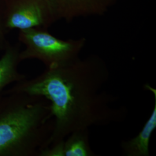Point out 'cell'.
<instances>
[{"mask_svg": "<svg viewBox=\"0 0 156 156\" xmlns=\"http://www.w3.org/2000/svg\"><path fill=\"white\" fill-rule=\"evenodd\" d=\"M153 94L154 104L151 116L145 123L144 127L136 136L123 141L121 147L126 156H149V144L152 133L156 128V90L149 84L145 86Z\"/></svg>", "mask_w": 156, "mask_h": 156, "instance_id": "cell-7", "label": "cell"}, {"mask_svg": "<svg viewBox=\"0 0 156 156\" xmlns=\"http://www.w3.org/2000/svg\"><path fill=\"white\" fill-rule=\"evenodd\" d=\"M6 27L9 31L48 28L59 20L49 0H5Z\"/></svg>", "mask_w": 156, "mask_h": 156, "instance_id": "cell-4", "label": "cell"}, {"mask_svg": "<svg viewBox=\"0 0 156 156\" xmlns=\"http://www.w3.org/2000/svg\"><path fill=\"white\" fill-rule=\"evenodd\" d=\"M39 156H93L89 130L73 133L66 139L41 150Z\"/></svg>", "mask_w": 156, "mask_h": 156, "instance_id": "cell-6", "label": "cell"}, {"mask_svg": "<svg viewBox=\"0 0 156 156\" xmlns=\"http://www.w3.org/2000/svg\"><path fill=\"white\" fill-rule=\"evenodd\" d=\"M8 32L6 27L5 2V0H0V50H5L9 45L6 39Z\"/></svg>", "mask_w": 156, "mask_h": 156, "instance_id": "cell-9", "label": "cell"}, {"mask_svg": "<svg viewBox=\"0 0 156 156\" xmlns=\"http://www.w3.org/2000/svg\"><path fill=\"white\" fill-rule=\"evenodd\" d=\"M0 98V156H38L54 127L50 103L21 92Z\"/></svg>", "mask_w": 156, "mask_h": 156, "instance_id": "cell-2", "label": "cell"}, {"mask_svg": "<svg viewBox=\"0 0 156 156\" xmlns=\"http://www.w3.org/2000/svg\"><path fill=\"white\" fill-rule=\"evenodd\" d=\"M59 20L70 22L79 17L102 16L119 0H49Z\"/></svg>", "mask_w": 156, "mask_h": 156, "instance_id": "cell-5", "label": "cell"}, {"mask_svg": "<svg viewBox=\"0 0 156 156\" xmlns=\"http://www.w3.org/2000/svg\"><path fill=\"white\" fill-rule=\"evenodd\" d=\"M18 38L25 46L20 53L21 61L38 59L46 68L63 66L76 60L86 44L84 37L62 40L44 28L20 30Z\"/></svg>", "mask_w": 156, "mask_h": 156, "instance_id": "cell-3", "label": "cell"}, {"mask_svg": "<svg viewBox=\"0 0 156 156\" xmlns=\"http://www.w3.org/2000/svg\"><path fill=\"white\" fill-rule=\"evenodd\" d=\"M4 51L0 58V94L10 84L25 79V76L18 71L19 64L22 62L19 46L9 44Z\"/></svg>", "mask_w": 156, "mask_h": 156, "instance_id": "cell-8", "label": "cell"}, {"mask_svg": "<svg viewBox=\"0 0 156 156\" xmlns=\"http://www.w3.org/2000/svg\"><path fill=\"white\" fill-rule=\"evenodd\" d=\"M109 77L106 62L92 55L46 68L35 78L17 82L6 93L21 92L49 102L54 127L45 148L73 133L122 122L126 118V108L116 106L117 98L106 89Z\"/></svg>", "mask_w": 156, "mask_h": 156, "instance_id": "cell-1", "label": "cell"}]
</instances>
